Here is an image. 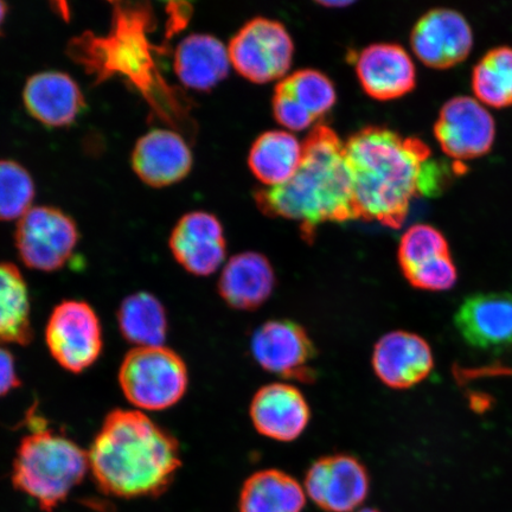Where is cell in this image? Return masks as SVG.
<instances>
[{
	"label": "cell",
	"instance_id": "obj_31",
	"mask_svg": "<svg viewBox=\"0 0 512 512\" xmlns=\"http://www.w3.org/2000/svg\"><path fill=\"white\" fill-rule=\"evenodd\" d=\"M273 113L279 124L292 131H303L315 123L316 119L297 104L290 96L274 91Z\"/></svg>",
	"mask_w": 512,
	"mask_h": 512
},
{
	"label": "cell",
	"instance_id": "obj_8",
	"mask_svg": "<svg viewBox=\"0 0 512 512\" xmlns=\"http://www.w3.org/2000/svg\"><path fill=\"white\" fill-rule=\"evenodd\" d=\"M229 57L243 78L255 83L271 82L290 69L294 44L278 21L256 17L247 22L229 43Z\"/></svg>",
	"mask_w": 512,
	"mask_h": 512
},
{
	"label": "cell",
	"instance_id": "obj_34",
	"mask_svg": "<svg viewBox=\"0 0 512 512\" xmlns=\"http://www.w3.org/2000/svg\"><path fill=\"white\" fill-rule=\"evenodd\" d=\"M6 15H8V6H6L5 3L0 2V30H2Z\"/></svg>",
	"mask_w": 512,
	"mask_h": 512
},
{
	"label": "cell",
	"instance_id": "obj_18",
	"mask_svg": "<svg viewBox=\"0 0 512 512\" xmlns=\"http://www.w3.org/2000/svg\"><path fill=\"white\" fill-rule=\"evenodd\" d=\"M433 366L430 344L412 332H390L375 345V373L390 388L407 389L416 386L431 374Z\"/></svg>",
	"mask_w": 512,
	"mask_h": 512
},
{
	"label": "cell",
	"instance_id": "obj_22",
	"mask_svg": "<svg viewBox=\"0 0 512 512\" xmlns=\"http://www.w3.org/2000/svg\"><path fill=\"white\" fill-rule=\"evenodd\" d=\"M229 51L224 44L208 34H192L178 44L174 69L182 85L194 91L208 92L227 78L230 69Z\"/></svg>",
	"mask_w": 512,
	"mask_h": 512
},
{
	"label": "cell",
	"instance_id": "obj_5",
	"mask_svg": "<svg viewBox=\"0 0 512 512\" xmlns=\"http://www.w3.org/2000/svg\"><path fill=\"white\" fill-rule=\"evenodd\" d=\"M29 418L31 430L18 446L12 484L42 511L53 512L87 475L88 452L51 431L40 416L30 414Z\"/></svg>",
	"mask_w": 512,
	"mask_h": 512
},
{
	"label": "cell",
	"instance_id": "obj_24",
	"mask_svg": "<svg viewBox=\"0 0 512 512\" xmlns=\"http://www.w3.org/2000/svg\"><path fill=\"white\" fill-rule=\"evenodd\" d=\"M305 491L296 479L279 470L254 473L241 490L240 512H302Z\"/></svg>",
	"mask_w": 512,
	"mask_h": 512
},
{
	"label": "cell",
	"instance_id": "obj_19",
	"mask_svg": "<svg viewBox=\"0 0 512 512\" xmlns=\"http://www.w3.org/2000/svg\"><path fill=\"white\" fill-rule=\"evenodd\" d=\"M310 407L304 395L291 384L272 383L255 394L251 418L260 434L278 441H292L305 431Z\"/></svg>",
	"mask_w": 512,
	"mask_h": 512
},
{
	"label": "cell",
	"instance_id": "obj_35",
	"mask_svg": "<svg viewBox=\"0 0 512 512\" xmlns=\"http://www.w3.org/2000/svg\"><path fill=\"white\" fill-rule=\"evenodd\" d=\"M354 512H380V511H377L375 509L367 508V509L357 510V511H354Z\"/></svg>",
	"mask_w": 512,
	"mask_h": 512
},
{
	"label": "cell",
	"instance_id": "obj_32",
	"mask_svg": "<svg viewBox=\"0 0 512 512\" xmlns=\"http://www.w3.org/2000/svg\"><path fill=\"white\" fill-rule=\"evenodd\" d=\"M21 386L16 371L15 358L6 349L0 348V396L12 392Z\"/></svg>",
	"mask_w": 512,
	"mask_h": 512
},
{
	"label": "cell",
	"instance_id": "obj_17",
	"mask_svg": "<svg viewBox=\"0 0 512 512\" xmlns=\"http://www.w3.org/2000/svg\"><path fill=\"white\" fill-rule=\"evenodd\" d=\"M355 63L358 79L371 98L394 100L415 88L414 62L399 44H371L355 57Z\"/></svg>",
	"mask_w": 512,
	"mask_h": 512
},
{
	"label": "cell",
	"instance_id": "obj_28",
	"mask_svg": "<svg viewBox=\"0 0 512 512\" xmlns=\"http://www.w3.org/2000/svg\"><path fill=\"white\" fill-rule=\"evenodd\" d=\"M274 91L284 93L305 108L316 120L336 102L334 83L315 69H302L281 80Z\"/></svg>",
	"mask_w": 512,
	"mask_h": 512
},
{
	"label": "cell",
	"instance_id": "obj_13",
	"mask_svg": "<svg viewBox=\"0 0 512 512\" xmlns=\"http://www.w3.org/2000/svg\"><path fill=\"white\" fill-rule=\"evenodd\" d=\"M411 44L414 54L427 67L448 69L470 55L472 29L458 11L433 9L414 25Z\"/></svg>",
	"mask_w": 512,
	"mask_h": 512
},
{
	"label": "cell",
	"instance_id": "obj_23",
	"mask_svg": "<svg viewBox=\"0 0 512 512\" xmlns=\"http://www.w3.org/2000/svg\"><path fill=\"white\" fill-rule=\"evenodd\" d=\"M303 145L290 132L268 131L255 140L248 164L266 187H278L290 181L302 162Z\"/></svg>",
	"mask_w": 512,
	"mask_h": 512
},
{
	"label": "cell",
	"instance_id": "obj_15",
	"mask_svg": "<svg viewBox=\"0 0 512 512\" xmlns=\"http://www.w3.org/2000/svg\"><path fill=\"white\" fill-rule=\"evenodd\" d=\"M226 240L219 219L206 211L184 215L172 230L170 249L184 270L207 277L226 259Z\"/></svg>",
	"mask_w": 512,
	"mask_h": 512
},
{
	"label": "cell",
	"instance_id": "obj_30",
	"mask_svg": "<svg viewBox=\"0 0 512 512\" xmlns=\"http://www.w3.org/2000/svg\"><path fill=\"white\" fill-rule=\"evenodd\" d=\"M35 183L14 160H0V221H19L32 208Z\"/></svg>",
	"mask_w": 512,
	"mask_h": 512
},
{
	"label": "cell",
	"instance_id": "obj_27",
	"mask_svg": "<svg viewBox=\"0 0 512 512\" xmlns=\"http://www.w3.org/2000/svg\"><path fill=\"white\" fill-rule=\"evenodd\" d=\"M472 89L485 105L512 106V48L491 49L480 59L473 69Z\"/></svg>",
	"mask_w": 512,
	"mask_h": 512
},
{
	"label": "cell",
	"instance_id": "obj_3",
	"mask_svg": "<svg viewBox=\"0 0 512 512\" xmlns=\"http://www.w3.org/2000/svg\"><path fill=\"white\" fill-rule=\"evenodd\" d=\"M254 198L265 215L300 222L305 239H312L320 224L357 220L345 144L331 127L317 125L290 181L256 190Z\"/></svg>",
	"mask_w": 512,
	"mask_h": 512
},
{
	"label": "cell",
	"instance_id": "obj_11",
	"mask_svg": "<svg viewBox=\"0 0 512 512\" xmlns=\"http://www.w3.org/2000/svg\"><path fill=\"white\" fill-rule=\"evenodd\" d=\"M253 356L262 368L285 379L311 382L315 345L307 332L290 320H271L261 325L252 338Z\"/></svg>",
	"mask_w": 512,
	"mask_h": 512
},
{
	"label": "cell",
	"instance_id": "obj_25",
	"mask_svg": "<svg viewBox=\"0 0 512 512\" xmlns=\"http://www.w3.org/2000/svg\"><path fill=\"white\" fill-rule=\"evenodd\" d=\"M32 338L28 285L16 265L0 262V343L28 345Z\"/></svg>",
	"mask_w": 512,
	"mask_h": 512
},
{
	"label": "cell",
	"instance_id": "obj_29",
	"mask_svg": "<svg viewBox=\"0 0 512 512\" xmlns=\"http://www.w3.org/2000/svg\"><path fill=\"white\" fill-rule=\"evenodd\" d=\"M450 255L444 234L430 224H415L402 235L399 262L405 277Z\"/></svg>",
	"mask_w": 512,
	"mask_h": 512
},
{
	"label": "cell",
	"instance_id": "obj_21",
	"mask_svg": "<svg viewBox=\"0 0 512 512\" xmlns=\"http://www.w3.org/2000/svg\"><path fill=\"white\" fill-rule=\"evenodd\" d=\"M274 286L271 262L255 252L233 256L223 268L219 280V292L224 302L243 311H252L265 304Z\"/></svg>",
	"mask_w": 512,
	"mask_h": 512
},
{
	"label": "cell",
	"instance_id": "obj_10",
	"mask_svg": "<svg viewBox=\"0 0 512 512\" xmlns=\"http://www.w3.org/2000/svg\"><path fill=\"white\" fill-rule=\"evenodd\" d=\"M434 136L448 157L456 160L483 157L495 143V119L478 100L456 96L441 108Z\"/></svg>",
	"mask_w": 512,
	"mask_h": 512
},
{
	"label": "cell",
	"instance_id": "obj_20",
	"mask_svg": "<svg viewBox=\"0 0 512 512\" xmlns=\"http://www.w3.org/2000/svg\"><path fill=\"white\" fill-rule=\"evenodd\" d=\"M23 102L32 118L49 127L72 125L86 106L78 83L55 70L32 75L25 83Z\"/></svg>",
	"mask_w": 512,
	"mask_h": 512
},
{
	"label": "cell",
	"instance_id": "obj_4",
	"mask_svg": "<svg viewBox=\"0 0 512 512\" xmlns=\"http://www.w3.org/2000/svg\"><path fill=\"white\" fill-rule=\"evenodd\" d=\"M151 11L143 5L115 4L111 31L106 36L85 34L69 46V54L96 82L123 76L145 96L160 117L177 130L194 125L189 118V102L175 93L159 73L155 46L147 31L152 24Z\"/></svg>",
	"mask_w": 512,
	"mask_h": 512
},
{
	"label": "cell",
	"instance_id": "obj_9",
	"mask_svg": "<svg viewBox=\"0 0 512 512\" xmlns=\"http://www.w3.org/2000/svg\"><path fill=\"white\" fill-rule=\"evenodd\" d=\"M51 356L63 369L79 374L98 361L102 328L93 307L81 300H66L51 312L46 329Z\"/></svg>",
	"mask_w": 512,
	"mask_h": 512
},
{
	"label": "cell",
	"instance_id": "obj_16",
	"mask_svg": "<svg viewBox=\"0 0 512 512\" xmlns=\"http://www.w3.org/2000/svg\"><path fill=\"white\" fill-rule=\"evenodd\" d=\"M192 153L182 134L156 128L140 138L132 153L136 175L153 188L183 181L192 168Z\"/></svg>",
	"mask_w": 512,
	"mask_h": 512
},
{
	"label": "cell",
	"instance_id": "obj_26",
	"mask_svg": "<svg viewBox=\"0 0 512 512\" xmlns=\"http://www.w3.org/2000/svg\"><path fill=\"white\" fill-rule=\"evenodd\" d=\"M121 335L136 348L160 347L168 334V317L162 303L146 292L131 294L118 310Z\"/></svg>",
	"mask_w": 512,
	"mask_h": 512
},
{
	"label": "cell",
	"instance_id": "obj_14",
	"mask_svg": "<svg viewBox=\"0 0 512 512\" xmlns=\"http://www.w3.org/2000/svg\"><path fill=\"white\" fill-rule=\"evenodd\" d=\"M454 324L472 348H512V293H478L467 297L456 312Z\"/></svg>",
	"mask_w": 512,
	"mask_h": 512
},
{
	"label": "cell",
	"instance_id": "obj_33",
	"mask_svg": "<svg viewBox=\"0 0 512 512\" xmlns=\"http://www.w3.org/2000/svg\"><path fill=\"white\" fill-rule=\"evenodd\" d=\"M320 5L326 6V8H345V6H349L352 2H348V0H330V2H318Z\"/></svg>",
	"mask_w": 512,
	"mask_h": 512
},
{
	"label": "cell",
	"instance_id": "obj_12",
	"mask_svg": "<svg viewBox=\"0 0 512 512\" xmlns=\"http://www.w3.org/2000/svg\"><path fill=\"white\" fill-rule=\"evenodd\" d=\"M366 467L347 454L323 457L313 463L305 478V492L326 512H354L369 494Z\"/></svg>",
	"mask_w": 512,
	"mask_h": 512
},
{
	"label": "cell",
	"instance_id": "obj_7",
	"mask_svg": "<svg viewBox=\"0 0 512 512\" xmlns=\"http://www.w3.org/2000/svg\"><path fill=\"white\" fill-rule=\"evenodd\" d=\"M79 240L75 221L57 208L32 207L17 222V252L23 264L32 270H61L72 258Z\"/></svg>",
	"mask_w": 512,
	"mask_h": 512
},
{
	"label": "cell",
	"instance_id": "obj_2",
	"mask_svg": "<svg viewBox=\"0 0 512 512\" xmlns=\"http://www.w3.org/2000/svg\"><path fill=\"white\" fill-rule=\"evenodd\" d=\"M98 488L119 498L157 497L182 465L177 439L140 411L114 409L88 451Z\"/></svg>",
	"mask_w": 512,
	"mask_h": 512
},
{
	"label": "cell",
	"instance_id": "obj_1",
	"mask_svg": "<svg viewBox=\"0 0 512 512\" xmlns=\"http://www.w3.org/2000/svg\"><path fill=\"white\" fill-rule=\"evenodd\" d=\"M344 144L357 219L398 229L414 197L440 194L441 163L431 159L430 147L419 138H403L387 127L368 126Z\"/></svg>",
	"mask_w": 512,
	"mask_h": 512
},
{
	"label": "cell",
	"instance_id": "obj_6",
	"mask_svg": "<svg viewBox=\"0 0 512 512\" xmlns=\"http://www.w3.org/2000/svg\"><path fill=\"white\" fill-rule=\"evenodd\" d=\"M119 383L134 407L164 411L187 393L188 368L181 356L164 345L134 348L121 363Z\"/></svg>",
	"mask_w": 512,
	"mask_h": 512
}]
</instances>
